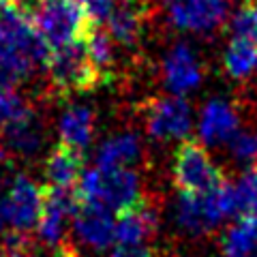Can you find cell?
Here are the masks:
<instances>
[{
	"mask_svg": "<svg viewBox=\"0 0 257 257\" xmlns=\"http://www.w3.org/2000/svg\"><path fill=\"white\" fill-rule=\"evenodd\" d=\"M88 58H90L92 69L96 75H105L107 71L114 69L116 62V41L107 35V30H90L84 39Z\"/></svg>",
	"mask_w": 257,
	"mask_h": 257,
	"instance_id": "obj_22",
	"label": "cell"
},
{
	"mask_svg": "<svg viewBox=\"0 0 257 257\" xmlns=\"http://www.w3.org/2000/svg\"><path fill=\"white\" fill-rule=\"evenodd\" d=\"M0 257H39L28 244L24 246H15V248H3L0 251Z\"/></svg>",
	"mask_w": 257,
	"mask_h": 257,
	"instance_id": "obj_29",
	"label": "cell"
},
{
	"mask_svg": "<svg viewBox=\"0 0 257 257\" xmlns=\"http://www.w3.org/2000/svg\"><path fill=\"white\" fill-rule=\"evenodd\" d=\"M144 157V140L138 131H118L103 140L94 152V165L103 170L135 167Z\"/></svg>",
	"mask_w": 257,
	"mask_h": 257,
	"instance_id": "obj_16",
	"label": "cell"
},
{
	"mask_svg": "<svg viewBox=\"0 0 257 257\" xmlns=\"http://www.w3.org/2000/svg\"><path fill=\"white\" fill-rule=\"evenodd\" d=\"M9 3V7H15V9H26V7H35L37 0H7Z\"/></svg>",
	"mask_w": 257,
	"mask_h": 257,
	"instance_id": "obj_31",
	"label": "cell"
},
{
	"mask_svg": "<svg viewBox=\"0 0 257 257\" xmlns=\"http://www.w3.org/2000/svg\"><path fill=\"white\" fill-rule=\"evenodd\" d=\"M58 257H82V255H79V253H77V251H75V248L71 246V244L64 242V244L58 248Z\"/></svg>",
	"mask_w": 257,
	"mask_h": 257,
	"instance_id": "obj_30",
	"label": "cell"
},
{
	"mask_svg": "<svg viewBox=\"0 0 257 257\" xmlns=\"http://www.w3.org/2000/svg\"><path fill=\"white\" fill-rule=\"evenodd\" d=\"M79 208V199L73 191H62V189H47L45 191V204L41 219L37 225V236L39 240L50 246L58 248L64 244L67 231L73 223V216Z\"/></svg>",
	"mask_w": 257,
	"mask_h": 257,
	"instance_id": "obj_11",
	"label": "cell"
},
{
	"mask_svg": "<svg viewBox=\"0 0 257 257\" xmlns=\"http://www.w3.org/2000/svg\"><path fill=\"white\" fill-rule=\"evenodd\" d=\"M73 238L88 251L103 253L116 242V219L114 212L99 204H82L71 223Z\"/></svg>",
	"mask_w": 257,
	"mask_h": 257,
	"instance_id": "obj_13",
	"label": "cell"
},
{
	"mask_svg": "<svg viewBox=\"0 0 257 257\" xmlns=\"http://www.w3.org/2000/svg\"><path fill=\"white\" fill-rule=\"evenodd\" d=\"M50 52L30 15L15 7L0 9V75L5 86H15L45 67Z\"/></svg>",
	"mask_w": 257,
	"mask_h": 257,
	"instance_id": "obj_1",
	"label": "cell"
},
{
	"mask_svg": "<svg viewBox=\"0 0 257 257\" xmlns=\"http://www.w3.org/2000/svg\"><path fill=\"white\" fill-rule=\"evenodd\" d=\"M229 157L234 159V163L246 170H255L257 167V131L255 128H246L234 135V140L227 144Z\"/></svg>",
	"mask_w": 257,
	"mask_h": 257,
	"instance_id": "obj_24",
	"label": "cell"
},
{
	"mask_svg": "<svg viewBox=\"0 0 257 257\" xmlns=\"http://www.w3.org/2000/svg\"><path fill=\"white\" fill-rule=\"evenodd\" d=\"M28 109L30 107L26 105L24 96L15 90V86H0V133Z\"/></svg>",
	"mask_w": 257,
	"mask_h": 257,
	"instance_id": "obj_25",
	"label": "cell"
},
{
	"mask_svg": "<svg viewBox=\"0 0 257 257\" xmlns=\"http://www.w3.org/2000/svg\"><path fill=\"white\" fill-rule=\"evenodd\" d=\"M223 69L231 79H248L257 73V41L231 37L223 52Z\"/></svg>",
	"mask_w": 257,
	"mask_h": 257,
	"instance_id": "obj_20",
	"label": "cell"
},
{
	"mask_svg": "<svg viewBox=\"0 0 257 257\" xmlns=\"http://www.w3.org/2000/svg\"><path fill=\"white\" fill-rule=\"evenodd\" d=\"M82 155L77 152L58 146L52 150L45 159L43 176L50 189H62V191H73L77 187V180L82 176Z\"/></svg>",
	"mask_w": 257,
	"mask_h": 257,
	"instance_id": "obj_19",
	"label": "cell"
},
{
	"mask_svg": "<svg viewBox=\"0 0 257 257\" xmlns=\"http://www.w3.org/2000/svg\"><path fill=\"white\" fill-rule=\"evenodd\" d=\"M223 257H251L257 248V223L246 216L225 227L219 240Z\"/></svg>",
	"mask_w": 257,
	"mask_h": 257,
	"instance_id": "obj_21",
	"label": "cell"
},
{
	"mask_svg": "<svg viewBox=\"0 0 257 257\" xmlns=\"http://www.w3.org/2000/svg\"><path fill=\"white\" fill-rule=\"evenodd\" d=\"M77 5L84 9L90 22H105L114 11L116 0H77Z\"/></svg>",
	"mask_w": 257,
	"mask_h": 257,
	"instance_id": "obj_27",
	"label": "cell"
},
{
	"mask_svg": "<svg viewBox=\"0 0 257 257\" xmlns=\"http://www.w3.org/2000/svg\"><path fill=\"white\" fill-rule=\"evenodd\" d=\"M161 3H163V0H161ZM165 3H170V0H165Z\"/></svg>",
	"mask_w": 257,
	"mask_h": 257,
	"instance_id": "obj_33",
	"label": "cell"
},
{
	"mask_svg": "<svg viewBox=\"0 0 257 257\" xmlns=\"http://www.w3.org/2000/svg\"><path fill=\"white\" fill-rule=\"evenodd\" d=\"M94 111L92 107L84 105V103H71V105L62 107L56 120V133H58L60 146L69 148L84 155V152L92 146L94 140Z\"/></svg>",
	"mask_w": 257,
	"mask_h": 257,
	"instance_id": "obj_14",
	"label": "cell"
},
{
	"mask_svg": "<svg viewBox=\"0 0 257 257\" xmlns=\"http://www.w3.org/2000/svg\"><path fill=\"white\" fill-rule=\"evenodd\" d=\"M234 191L238 202V214L257 223V167L246 170L240 176L238 182H234Z\"/></svg>",
	"mask_w": 257,
	"mask_h": 257,
	"instance_id": "obj_23",
	"label": "cell"
},
{
	"mask_svg": "<svg viewBox=\"0 0 257 257\" xmlns=\"http://www.w3.org/2000/svg\"><path fill=\"white\" fill-rule=\"evenodd\" d=\"M159 210L152 204L140 202L138 206L120 212L116 219V244L140 246L157 234L159 229Z\"/></svg>",
	"mask_w": 257,
	"mask_h": 257,
	"instance_id": "obj_17",
	"label": "cell"
},
{
	"mask_svg": "<svg viewBox=\"0 0 257 257\" xmlns=\"http://www.w3.org/2000/svg\"><path fill=\"white\" fill-rule=\"evenodd\" d=\"M75 195L82 204H99L120 214L144 202V184L142 176L133 167L103 170L94 165L82 172L75 187Z\"/></svg>",
	"mask_w": 257,
	"mask_h": 257,
	"instance_id": "obj_3",
	"label": "cell"
},
{
	"mask_svg": "<svg viewBox=\"0 0 257 257\" xmlns=\"http://www.w3.org/2000/svg\"><path fill=\"white\" fill-rule=\"evenodd\" d=\"M238 214L234 184L223 182L210 193H178L172 206V221L184 236L210 234L219 225Z\"/></svg>",
	"mask_w": 257,
	"mask_h": 257,
	"instance_id": "obj_2",
	"label": "cell"
},
{
	"mask_svg": "<svg viewBox=\"0 0 257 257\" xmlns=\"http://www.w3.org/2000/svg\"><path fill=\"white\" fill-rule=\"evenodd\" d=\"M5 227H7V223H5V219H3V212H0V234L5 231Z\"/></svg>",
	"mask_w": 257,
	"mask_h": 257,
	"instance_id": "obj_32",
	"label": "cell"
},
{
	"mask_svg": "<svg viewBox=\"0 0 257 257\" xmlns=\"http://www.w3.org/2000/svg\"><path fill=\"white\" fill-rule=\"evenodd\" d=\"M144 126H146L148 138L155 142L184 144L195 131V111L184 96L165 94L148 103L146 114H144Z\"/></svg>",
	"mask_w": 257,
	"mask_h": 257,
	"instance_id": "obj_6",
	"label": "cell"
},
{
	"mask_svg": "<svg viewBox=\"0 0 257 257\" xmlns=\"http://www.w3.org/2000/svg\"><path fill=\"white\" fill-rule=\"evenodd\" d=\"M3 146L13 157L32 159L45 146V126L35 111L28 109L3 131Z\"/></svg>",
	"mask_w": 257,
	"mask_h": 257,
	"instance_id": "obj_15",
	"label": "cell"
},
{
	"mask_svg": "<svg viewBox=\"0 0 257 257\" xmlns=\"http://www.w3.org/2000/svg\"><path fill=\"white\" fill-rule=\"evenodd\" d=\"M30 18L50 50L84 41L90 22L77 0H37Z\"/></svg>",
	"mask_w": 257,
	"mask_h": 257,
	"instance_id": "obj_4",
	"label": "cell"
},
{
	"mask_svg": "<svg viewBox=\"0 0 257 257\" xmlns=\"http://www.w3.org/2000/svg\"><path fill=\"white\" fill-rule=\"evenodd\" d=\"M229 20L227 0H170L167 22L189 35H212Z\"/></svg>",
	"mask_w": 257,
	"mask_h": 257,
	"instance_id": "obj_10",
	"label": "cell"
},
{
	"mask_svg": "<svg viewBox=\"0 0 257 257\" xmlns=\"http://www.w3.org/2000/svg\"><path fill=\"white\" fill-rule=\"evenodd\" d=\"M159 71L167 94L184 96V99L191 92L199 90L206 77L202 60H199L197 52L193 50V45L187 41H176L174 45L167 47L163 58H161Z\"/></svg>",
	"mask_w": 257,
	"mask_h": 257,
	"instance_id": "obj_8",
	"label": "cell"
},
{
	"mask_svg": "<svg viewBox=\"0 0 257 257\" xmlns=\"http://www.w3.org/2000/svg\"><path fill=\"white\" fill-rule=\"evenodd\" d=\"M45 204V191L35 178L26 174H15L7 180V187L0 197V212L7 227L15 234L37 229Z\"/></svg>",
	"mask_w": 257,
	"mask_h": 257,
	"instance_id": "obj_5",
	"label": "cell"
},
{
	"mask_svg": "<svg viewBox=\"0 0 257 257\" xmlns=\"http://www.w3.org/2000/svg\"><path fill=\"white\" fill-rule=\"evenodd\" d=\"M107 35L114 39L116 45L133 47L140 41L144 32V9L135 0H120L116 3L114 11L105 20Z\"/></svg>",
	"mask_w": 257,
	"mask_h": 257,
	"instance_id": "obj_18",
	"label": "cell"
},
{
	"mask_svg": "<svg viewBox=\"0 0 257 257\" xmlns=\"http://www.w3.org/2000/svg\"><path fill=\"white\" fill-rule=\"evenodd\" d=\"M240 131V114L236 105L223 96L208 99L195 114V133L202 146H227Z\"/></svg>",
	"mask_w": 257,
	"mask_h": 257,
	"instance_id": "obj_12",
	"label": "cell"
},
{
	"mask_svg": "<svg viewBox=\"0 0 257 257\" xmlns=\"http://www.w3.org/2000/svg\"><path fill=\"white\" fill-rule=\"evenodd\" d=\"M109 257H159V253L148 244H140V246L116 244L109 251Z\"/></svg>",
	"mask_w": 257,
	"mask_h": 257,
	"instance_id": "obj_28",
	"label": "cell"
},
{
	"mask_svg": "<svg viewBox=\"0 0 257 257\" xmlns=\"http://www.w3.org/2000/svg\"><path fill=\"white\" fill-rule=\"evenodd\" d=\"M45 67L50 73V82L62 92L86 90L99 79L90 64V58H88L84 41L52 50Z\"/></svg>",
	"mask_w": 257,
	"mask_h": 257,
	"instance_id": "obj_9",
	"label": "cell"
},
{
	"mask_svg": "<svg viewBox=\"0 0 257 257\" xmlns=\"http://www.w3.org/2000/svg\"><path fill=\"white\" fill-rule=\"evenodd\" d=\"M227 24L234 37H246L257 41V0L236 9L229 15Z\"/></svg>",
	"mask_w": 257,
	"mask_h": 257,
	"instance_id": "obj_26",
	"label": "cell"
},
{
	"mask_svg": "<svg viewBox=\"0 0 257 257\" xmlns=\"http://www.w3.org/2000/svg\"><path fill=\"white\" fill-rule=\"evenodd\" d=\"M174 184L182 193H210L223 184V174L206 146L184 142L174 155Z\"/></svg>",
	"mask_w": 257,
	"mask_h": 257,
	"instance_id": "obj_7",
	"label": "cell"
}]
</instances>
